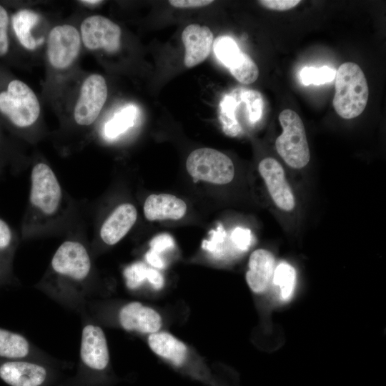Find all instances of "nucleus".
Wrapping results in <instances>:
<instances>
[{
	"instance_id": "f8f14e48",
	"label": "nucleus",
	"mask_w": 386,
	"mask_h": 386,
	"mask_svg": "<svg viewBox=\"0 0 386 386\" xmlns=\"http://www.w3.org/2000/svg\"><path fill=\"white\" fill-rule=\"evenodd\" d=\"M258 170L277 207L286 212L293 210L295 197L279 162L272 157L264 158L259 162Z\"/></svg>"
},
{
	"instance_id": "473e14b6",
	"label": "nucleus",
	"mask_w": 386,
	"mask_h": 386,
	"mask_svg": "<svg viewBox=\"0 0 386 386\" xmlns=\"http://www.w3.org/2000/svg\"><path fill=\"white\" fill-rule=\"evenodd\" d=\"M147 280L156 290L161 289L164 285L163 276L159 271L153 268H149Z\"/></svg>"
},
{
	"instance_id": "f704fd0d",
	"label": "nucleus",
	"mask_w": 386,
	"mask_h": 386,
	"mask_svg": "<svg viewBox=\"0 0 386 386\" xmlns=\"http://www.w3.org/2000/svg\"><path fill=\"white\" fill-rule=\"evenodd\" d=\"M79 2L84 4H86V5H92V6H94V5H97V4H99L101 3H102L103 1H96V0H86V1H79Z\"/></svg>"
},
{
	"instance_id": "0eeeda50",
	"label": "nucleus",
	"mask_w": 386,
	"mask_h": 386,
	"mask_svg": "<svg viewBox=\"0 0 386 386\" xmlns=\"http://www.w3.org/2000/svg\"><path fill=\"white\" fill-rule=\"evenodd\" d=\"M81 45L80 33L72 25L54 26L46 41V55L50 65L55 69L69 67L77 58Z\"/></svg>"
},
{
	"instance_id": "7c9ffc66",
	"label": "nucleus",
	"mask_w": 386,
	"mask_h": 386,
	"mask_svg": "<svg viewBox=\"0 0 386 386\" xmlns=\"http://www.w3.org/2000/svg\"><path fill=\"white\" fill-rule=\"evenodd\" d=\"M261 5L267 9L275 11H286L290 10L297 4L301 1L300 0H261L258 1Z\"/></svg>"
},
{
	"instance_id": "a211bd4d",
	"label": "nucleus",
	"mask_w": 386,
	"mask_h": 386,
	"mask_svg": "<svg viewBox=\"0 0 386 386\" xmlns=\"http://www.w3.org/2000/svg\"><path fill=\"white\" fill-rule=\"evenodd\" d=\"M275 269V259L268 250L258 249L249 257L246 281L255 293L264 292L269 285Z\"/></svg>"
},
{
	"instance_id": "2f4dec72",
	"label": "nucleus",
	"mask_w": 386,
	"mask_h": 386,
	"mask_svg": "<svg viewBox=\"0 0 386 386\" xmlns=\"http://www.w3.org/2000/svg\"><path fill=\"white\" fill-rule=\"evenodd\" d=\"M212 0H171L170 5L177 8H196L202 7L212 4Z\"/></svg>"
},
{
	"instance_id": "6ab92c4d",
	"label": "nucleus",
	"mask_w": 386,
	"mask_h": 386,
	"mask_svg": "<svg viewBox=\"0 0 386 386\" xmlns=\"http://www.w3.org/2000/svg\"><path fill=\"white\" fill-rule=\"evenodd\" d=\"M186 212V203L170 194H151L144 204V216L149 221L179 219Z\"/></svg>"
},
{
	"instance_id": "7ed1b4c3",
	"label": "nucleus",
	"mask_w": 386,
	"mask_h": 386,
	"mask_svg": "<svg viewBox=\"0 0 386 386\" xmlns=\"http://www.w3.org/2000/svg\"><path fill=\"white\" fill-rule=\"evenodd\" d=\"M282 133L276 139L275 148L284 162L294 169H302L310 162V153L304 124L293 110L280 112Z\"/></svg>"
},
{
	"instance_id": "f3484780",
	"label": "nucleus",
	"mask_w": 386,
	"mask_h": 386,
	"mask_svg": "<svg viewBox=\"0 0 386 386\" xmlns=\"http://www.w3.org/2000/svg\"><path fill=\"white\" fill-rule=\"evenodd\" d=\"M137 212L130 203L119 205L102 224L100 237L109 245L119 242L136 222Z\"/></svg>"
},
{
	"instance_id": "39448f33",
	"label": "nucleus",
	"mask_w": 386,
	"mask_h": 386,
	"mask_svg": "<svg viewBox=\"0 0 386 386\" xmlns=\"http://www.w3.org/2000/svg\"><path fill=\"white\" fill-rule=\"evenodd\" d=\"M186 167L194 179L214 184H228L234 176L231 159L222 152L208 147L192 151L187 157Z\"/></svg>"
},
{
	"instance_id": "9d476101",
	"label": "nucleus",
	"mask_w": 386,
	"mask_h": 386,
	"mask_svg": "<svg viewBox=\"0 0 386 386\" xmlns=\"http://www.w3.org/2000/svg\"><path fill=\"white\" fill-rule=\"evenodd\" d=\"M107 85L100 74L88 76L81 84L74 109V119L80 126H89L98 117L107 98Z\"/></svg>"
},
{
	"instance_id": "4468645a",
	"label": "nucleus",
	"mask_w": 386,
	"mask_h": 386,
	"mask_svg": "<svg viewBox=\"0 0 386 386\" xmlns=\"http://www.w3.org/2000/svg\"><path fill=\"white\" fill-rule=\"evenodd\" d=\"M81 358L84 365L93 371L104 370L109 361L107 340L98 326L88 325L82 330Z\"/></svg>"
},
{
	"instance_id": "b1692460",
	"label": "nucleus",
	"mask_w": 386,
	"mask_h": 386,
	"mask_svg": "<svg viewBox=\"0 0 386 386\" xmlns=\"http://www.w3.org/2000/svg\"><path fill=\"white\" fill-rule=\"evenodd\" d=\"M138 110L134 105H127L106 124L104 132L107 137L115 138L129 127H132L137 119Z\"/></svg>"
},
{
	"instance_id": "5701e85b",
	"label": "nucleus",
	"mask_w": 386,
	"mask_h": 386,
	"mask_svg": "<svg viewBox=\"0 0 386 386\" xmlns=\"http://www.w3.org/2000/svg\"><path fill=\"white\" fill-rule=\"evenodd\" d=\"M272 283L278 290L282 300H289L294 292L296 284V271L287 262H282L275 267Z\"/></svg>"
},
{
	"instance_id": "ddd939ff",
	"label": "nucleus",
	"mask_w": 386,
	"mask_h": 386,
	"mask_svg": "<svg viewBox=\"0 0 386 386\" xmlns=\"http://www.w3.org/2000/svg\"><path fill=\"white\" fill-rule=\"evenodd\" d=\"M49 377L42 365L21 360L0 365V379L9 386H44Z\"/></svg>"
},
{
	"instance_id": "4be33fe9",
	"label": "nucleus",
	"mask_w": 386,
	"mask_h": 386,
	"mask_svg": "<svg viewBox=\"0 0 386 386\" xmlns=\"http://www.w3.org/2000/svg\"><path fill=\"white\" fill-rule=\"evenodd\" d=\"M29 344L22 335L0 328V357L17 360L25 357Z\"/></svg>"
},
{
	"instance_id": "393cba45",
	"label": "nucleus",
	"mask_w": 386,
	"mask_h": 386,
	"mask_svg": "<svg viewBox=\"0 0 386 386\" xmlns=\"http://www.w3.org/2000/svg\"><path fill=\"white\" fill-rule=\"evenodd\" d=\"M336 75V70L327 66L321 67L305 66L300 73V79L304 85H320L332 81Z\"/></svg>"
},
{
	"instance_id": "6e6552de",
	"label": "nucleus",
	"mask_w": 386,
	"mask_h": 386,
	"mask_svg": "<svg viewBox=\"0 0 386 386\" xmlns=\"http://www.w3.org/2000/svg\"><path fill=\"white\" fill-rule=\"evenodd\" d=\"M217 59L229 70L240 83L252 84L259 76V69L254 61L238 46L230 36H219L213 44Z\"/></svg>"
},
{
	"instance_id": "9b49d317",
	"label": "nucleus",
	"mask_w": 386,
	"mask_h": 386,
	"mask_svg": "<svg viewBox=\"0 0 386 386\" xmlns=\"http://www.w3.org/2000/svg\"><path fill=\"white\" fill-rule=\"evenodd\" d=\"M53 270L74 280L85 279L91 269V261L85 247L79 242H64L51 259Z\"/></svg>"
},
{
	"instance_id": "a878e982",
	"label": "nucleus",
	"mask_w": 386,
	"mask_h": 386,
	"mask_svg": "<svg viewBox=\"0 0 386 386\" xmlns=\"http://www.w3.org/2000/svg\"><path fill=\"white\" fill-rule=\"evenodd\" d=\"M15 244V235L9 224L0 217V266L4 264Z\"/></svg>"
},
{
	"instance_id": "c85d7f7f",
	"label": "nucleus",
	"mask_w": 386,
	"mask_h": 386,
	"mask_svg": "<svg viewBox=\"0 0 386 386\" xmlns=\"http://www.w3.org/2000/svg\"><path fill=\"white\" fill-rule=\"evenodd\" d=\"M8 25L9 16L7 11L0 5V56L6 54L9 51Z\"/></svg>"
},
{
	"instance_id": "2eb2a0df",
	"label": "nucleus",
	"mask_w": 386,
	"mask_h": 386,
	"mask_svg": "<svg viewBox=\"0 0 386 386\" xmlns=\"http://www.w3.org/2000/svg\"><path fill=\"white\" fill-rule=\"evenodd\" d=\"M182 40L185 49L184 65L192 68L204 61L209 56L214 36L209 27L193 24L184 28Z\"/></svg>"
},
{
	"instance_id": "72a5a7b5",
	"label": "nucleus",
	"mask_w": 386,
	"mask_h": 386,
	"mask_svg": "<svg viewBox=\"0 0 386 386\" xmlns=\"http://www.w3.org/2000/svg\"><path fill=\"white\" fill-rule=\"evenodd\" d=\"M146 260L152 266L162 269L164 267V262L159 254L149 250L145 255Z\"/></svg>"
},
{
	"instance_id": "aec40b11",
	"label": "nucleus",
	"mask_w": 386,
	"mask_h": 386,
	"mask_svg": "<svg viewBox=\"0 0 386 386\" xmlns=\"http://www.w3.org/2000/svg\"><path fill=\"white\" fill-rule=\"evenodd\" d=\"M151 350L176 365L184 362L187 354L186 345L168 332L152 333L148 338Z\"/></svg>"
},
{
	"instance_id": "1a4fd4ad",
	"label": "nucleus",
	"mask_w": 386,
	"mask_h": 386,
	"mask_svg": "<svg viewBox=\"0 0 386 386\" xmlns=\"http://www.w3.org/2000/svg\"><path fill=\"white\" fill-rule=\"evenodd\" d=\"M81 39L89 50L102 49L108 53L119 50L122 31L119 26L101 15L84 19L80 26Z\"/></svg>"
},
{
	"instance_id": "bb28decb",
	"label": "nucleus",
	"mask_w": 386,
	"mask_h": 386,
	"mask_svg": "<svg viewBox=\"0 0 386 386\" xmlns=\"http://www.w3.org/2000/svg\"><path fill=\"white\" fill-rule=\"evenodd\" d=\"M149 268L142 262L132 264L124 270L127 285L130 289L139 287L147 279Z\"/></svg>"
},
{
	"instance_id": "412c9836",
	"label": "nucleus",
	"mask_w": 386,
	"mask_h": 386,
	"mask_svg": "<svg viewBox=\"0 0 386 386\" xmlns=\"http://www.w3.org/2000/svg\"><path fill=\"white\" fill-rule=\"evenodd\" d=\"M40 19L39 14L28 9H20L12 16L11 23L16 36L21 46L28 50H35L41 44L34 31Z\"/></svg>"
},
{
	"instance_id": "cd10ccee",
	"label": "nucleus",
	"mask_w": 386,
	"mask_h": 386,
	"mask_svg": "<svg viewBox=\"0 0 386 386\" xmlns=\"http://www.w3.org/2000/svg\"><path fill=\"white\" fill-rule=\"evenodd\" d=\"M231 239L237 249L247 250L252 242L251 231L247 228L236 227L231 234Z\"/></svg>"
},
{
	"instance_id": "423d86ee",
	"label": "nucleus",
	"mask_w": 386,
	"mask_h": 386,
	"mask_svg": "<svg viewBox=\"0 0 386 386\" xmlns=\"http://www.w3.org/2000/svg\"><path fill=\"white\" fill-rule=\"evenodd\" d=\"M61 198V185L51 168L36 164L31 173L30 207L43 217H51L58 211Z\"/></svg>"
},
{
	"instance_id": "c756f323",
	"label": "nucleus",
	"mask_w": 386,
	"mask_h": 386,
	"mask_svg": "<svg viewBox=\"0 0 386 386\" xmlns=\"http://www.w3.org/2000/svg\"><path fill=\"white\" fill-rule=\"evenodd\" d=\"M150 250L161 254L167 249L173 248L174 242L172 237L168 234H161L154 237L150 242Z\"/></svg>"
},
{
	"instance_id": "f257e3e1",
	"label": "nucleus",
	"mask_w": 386,
	"mask_h": 386,
	"mask_svg": "<svg viewBox=\"0 0 386 386\" xmlns=\"http://www.w3.org/2000/svg\"><path fill=\"white\" fill-rule=\"evenodd\" d=\"M264 99L254 89L237 87L224 94L219 104V120L223 132L239 136L244 125L253 126L262 117Z\"/></svg>"
},
{
	"instance_id": "f03ea898",
	"label": "nucleus",
	"mask_w": 386,
	"mask_h": 386,
	"mask_svg": "<svg viewBox=\"0 0 386 386\" xmlns=\"http://www.w3.org/2000/svg\"><path fill=\"white\" fill-rule=\"evenodd\" d=\"M335 93L332 104L343 119L358 117L366 107L369 89L364 72L357 64L345 62L335 75Z\"/></svg>"
},
{
	"instance_id": "dca6fc26",
	"label": "nucleus",
	"mask_w": 386,
	"mask_h": 386,
	"mask_svg": "<svg viewBox=\"0 0 386 386\" xmlns=\"http://www.w3.org/2000/svg\"><path fill=\"white\" fill-rule=\"evenodd\" d=\"M119 320L122 327L128 331L154 333L162 326V318L154 310L140 302L127 304L119 311Z\"/></svg>"
},
{
	"instance_id": "20e7f679",
	"label": "nucleus",
	"mask_w": 386,
	"mask_h": 386,
	"mask_svg": "<svg viewBox=\"0 0 386 386\" xmlns=\"http://www.w3.org/2000/svg\"><path fill=\"white\" fill-rule=\"evenodd\" d=\"M40 104L34 91L24 81H11L0 92V112L16 127L31 126L39 118Z\"/></svg>"
}]
</instances>
